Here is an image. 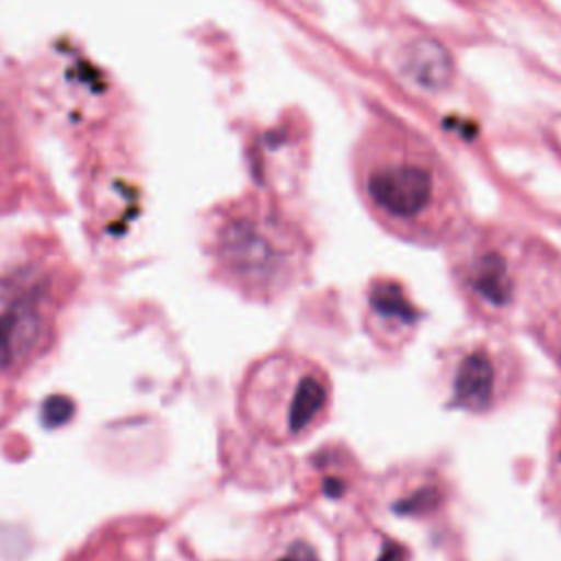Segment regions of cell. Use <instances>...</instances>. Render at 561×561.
I'll list each match as a JSON object with an SVG mask.
<instances>
[{"mask_svg":"<svg viewBox=\"0 0 561 561\" xmlns=\"http://www.w3.org/2000/svg\"><path fill=\"white\" fill-rule=\"evenodd\" d=\"M408 548L364 524L346 526L340 537V561H408Z\"/></svg>","mask_w":561,"mask_h":561,"instance_id":"30bf717a","label":"cell"},{"mask_svg":"<svg viewBox=\"0 0 561 561\" xmlns=\"http://www.w3.org/2000/svg\"><path fill=\"white\" fill-rule=\"evenodd\" d=\"M355 182L373 219L401 241L447 245L467 226L460 186L438 151L394 118L366 131Z\"/></svg>","mask_w":561,"mask_h":561,"instance_id":"6da1fadb","label":"cell"},{"mask_svg":"<svg viewBox=\"0 0 561 561\" xmlns=\"http://www.w3.org/2000/svg\"><path fill=\"white\" fill-rule=\"evenodd\" d=\"M447 270L467 313L484 329L504 331L535 313L543 254L502 228L465 226L449 243Z\"/></svg>","mask_w":561,"mask_h":561,"instance_id":"7a4b0ae2","label":"cell"},{"mask_svg":"<svg viewBox=\"0 0 561 561\" xmlns=\"http://www.w3.org/2000/svg\"><path fill=\"white\" fill-rule=\"evenodd\" d=\"M59 280L37 265L0 270V381L26 375L57 337Z\"/></svg>","mask_w":561,"mask_h":561,"instance_id":"8992f818","label":"cell"},{"mask_svg":"<svg viewBox=\"0 0 561 561\" xmlns=\"http://www.w3.org/2000/svg\"><path fill=\"white\" fill-rule=\"evenodd\" d=\"M331 408L329 373L296 351H274L254 362L239 390L243 423L274 447L311 438L329 421Z\"/></svg>","mask_w":561,"mask_h":561,"instance_id":"277c9868","label":"cell"},{"mask_svg":"<svg viewBox=\"0 0 561 561\" xmlns=\"http://www.w3.org/2000/svg\"><path fill=\"white\" fill-rule=\"evenodd\" d=\"M364 331L383 351H399L412 342L421 309L412 302L405 285L390 276H375L364 291Z\"/></svg>","mask_w":561,"mask_h":561,"instance_id":"52a82bcc","label":"cell"},{"mask_svg":"<svg viewBox=\"0 0 561 561\" xmlns=\"http://www.w3.org/2000/svg\"><path fill=\"white\" fill-rule=\"evenodd\" d=\"M221 283L248 300L270 305L294 291L309 272L307 234L274 210H241L221 221L213 241Z\"/></svg>","mask_w":561,"mask_h":561,"instance_id":"3957f363","label":"cell"},{"mask_svg":"<svg viewBox=\"0 0 561 561\" xmlns=\"http://www.w3.org/2000/svg\"><path fill=\"white\" fill-rule=\"evenodd\" d=\"M445 484L430 471L397 473L386 482V502L392 511L403 515H430L443 502Z\"/></svg>","mask_w":561,"mask_h":561,"instance_id":"9c48e42d","label":"cell"},{"mask_svg":"<svg viewBox=\"0 0 561 561\" xmlns=\"http://www.w3.org/2000/svg\"><path fill=\"white\" fill-rule=\"evenodd\" d=\"M261 561H320V554L305 533L280 524L267 537Z\"/></svg>","mask_w":561,"mask_h":561,"instance_id":"7c38bea8","label":"cell"},{"mask_svg":"<svg viewBox=\"0 0 561 561\" xmlns=\"http://www.w3.org/2000/svg\"><path fill=\"white\" fill-rule=\"evenodd\" d=\"M436 377L449 410L486 416L517 397L526 379V364L502 331L484 329V333L445 344L436 359Z\"/></svg>","mask_w":561,"mask_h":561,"instance_id":"5b68a950","label":"cell"},{"mask_svg":"<svg viewBox=\"0 0 561 561\" xmlns=\"http://www.w3.org/2000/svg\"><path fill=\"white\" fill-rule=\"evenodd\" d=\"M300 486L307 500L333 508H355L364 489L362 469L344 447H324L305 458Z\"/></svg>","mask_w":561,"mask_h":561,"instance_id":"ba28073f","label":"cell"},{"mask_svg":"<svg viewBox=\"0 0 561 561\" xmlns=\"http://www.w3.org/2000/svg\"><path fill=\"white\" fill-rule=\"evenodd\" d=\"M403 72L423 88H443L449 81L451 64L447 53L427 39H419L405 46L401 55Z\"/></svg>","mask_w":561,"mask_h":561,"instance_id":"8fae6325","label":"cell"}]
</instances>
